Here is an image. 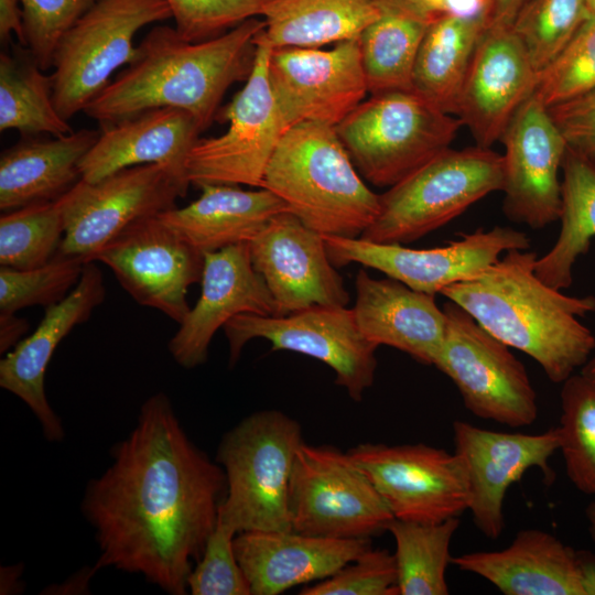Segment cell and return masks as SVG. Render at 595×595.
I'll return each instance as SVG.
<instances>
[{"label": "cell", "mask_w": 595, "mask_h": 595, "mask_svg": "<svg viewBox=\"0 0 595 595\" xmlns=\"http://www.w3.org/2000/svg\"><path fill=\"white\" fill-rule=\"evenodd\" d=\"M538 73L512 28L490 23L469 65L456 116L477 145L500 141L520 106L533 94Z\"/></svg>", "instance_id": "22"}, {"label": "cell", "mask_w": 595, "mask_h": 595, "mask_svg": "<svg viewBox=\"0 0 595 595\" xmlns=\"http://www.w3.org/2000/svg\"><path fill=\"white\" fill-rule=\"evenodd\" d=\"M585 517L587 521V530L589 537L595 544V500L591 501L585 509Z\"/></svg>", "instance_id": "51"}, {"label": "cell", "mask_w": 595, "mask_h": 595, "mask_svg": "<svg viewBox=\"0 0 595 595\" xmlns=\"http://www.w3.org/2000/svg\"><path fill=\"white\" fill-rule=\"evenodd\" d=\"M451 563L505 595H584L577 551L541 529H522L501 550L464 553Z\"/></svg>", "instance_id": "27"}, {"label": "cell", "mask_w": 595, "mask_h": 595, "mask_svg": "<svg viewBox=\"0 0 595 595\" xmlns=\"http://www.w3.org/2000/svg\"><path fill=\"white\" fill-rule=\"evenodd\" d=\"M28 329L29 323L24 318L18 317L15 313H0V353L7 354L12 349Z\"/></svg>", "instance_id": "48"}, {"label": "cell", "mask_w": 595, "mask_h": 595, "mask_svg": "<svg viewBox=\"0 0 595 595\" xmlns=\"http://www.w3.org/2000/svg\"><path fill=\"white\" fill-rule=\"evenodd\" d=\"M202 133L195 118L181 109L153 108L102 125L79 163L82 180L99 181L120 170L156 163L188 190L186 159Z\"/></svg>", "instance_id": "24"}, {"label": "cell", "mask_w": 595, "mask_h": 595, "mask_svg": "<svg viewBox=\"0 0 595 595\" xmlns=\"http://www.w3.org/2000/svg\"><path fill=\"white\" fill-rule=\"evenodd\" d=\"M455 453L463 459L469 484L473 522L488 539L505 529L504 501L508 488L531 468L553 478L549 459L559 451L558 428L538 434L482 429L465 421L453 423Z\"/></svg>", "instance_id": "19"}, {"label": "cell", "mask_w": 595, "mask_h": 595, "mask_svg": "<svg viewBox=\"0 0 595 595\" xmlns=\"http://www.w3.org/2000/svg\"><path fill=\"white\" fill-rule=\"evenodd\" d=\"M177 34L187 42L217 37L262 15L271 0H165Z\"/></svg>", "instance_id": "41"}, {"label": "cell", "mask_w": 595, "mask_h": 595, "mask_svg": "<svg viewBox=\"0 0 595 595\" xmlns=\"http://www.w3.org/2000/svg\"><path fill=\"white\" fill-rule=\"evenodd\" d=\"M559 451L567 478L585 495H595V381L573 374L562 382Z\"/></svg>", "instance_id": "36"}, {"label": "cell", "mask_w": 595, "mask_h": 595, "mask_svg": "<svg viewBox=\"0 0 595 595\" xmlns=\"http://www.w3.org/2000/svg\"><path fill=\"white\" fill-rule=\"evenodd\" d=\"M289 509L293 531L324 538H370L394 520L347 452L304 442L291 472Z\"/></svg>", "instance_id": "11"}, {"label": "cell", "mask_w": 595, "mask_h": 595, "mask_svg": "<svg viewBox=\"0 0 595 595\" xmlns=\"http://www.w3.org/2000/svg\"><path fill=\"white\" fill-rule=\"evenodd\" d=\"M383 0H271L258 36L272 48L322 47L358 39Z\"/></svg>", "instance_id": "30"}, {"label": "cell", "mask_w": 595, "mask_h": 595, "mask_svg": "<svg viewBox=\"0 0 595 595\" xmlns=\"http://www.w3.org/2000/svg\"><path fill=\"white\" fill-rule=\"evenodd\" d=\"M323 239L335 267L360 263L432 295L480 274L508 250L530 248L526 232L500 226L489 230L480 228L445 246L429 249L378 244L360 237L323 236Z\"/></svg>", "instance_id": "15"}, {"label": "cell", "mask_w": 595, "mask_h": 595, "mask_svg": "<svg viewBox=\"0 0 595 595\" xmlns=\"http://www.w3.org/2000/svg\"><path fill=\"white\" fill-rule=\"evenodd\" d=\"M548 111L567 149L595 164V87Z\"/></svg>", "instance_id": "45"}, {"label": "cell", "mask_w": 595, "mask_h": 595, "mask_svg": "<svg viewBox=\"0 0 595 595\" xmlns=\"http://www.w3.org/2000/svg\"><path fill=\"white\" fill-rule=\"evenodd\" d=\"M353 307L363 336L376 346L397 348L418 363L434 365L445 334V314L435 295L387 277L356 274Z\"/></svg>", "instance_id": "26"}, {"label": "cell", "mask_w": 595, "mask_h": 595, "mask_svg": "<svg viewBox=\"0 0 595 595\" xmlns=\"http://www.w3.org/2000/svg\"><path fill=\"white\" fill-rule=\"evenodd\" d=\"M442 309L445 334L433 366L454 382L465 408L510 428L531 425L539 409L523 364L458 304L448 300Z\"/></svg>", "instance_id": "8"}, {"label": "cell", "mask_w": 595, "mask_h": 595, "mask_svg": "<svg viewBox=\"0 0 595 595\" xmlns=\"http://www.w3.org/2000/svg\"><path fill=\"white\" fill-rule=\"evenodd\" d=\"M108 266L139 304L159 310L176 323L190 311L188 288L201 282L204 255L153 216L137 221L95 258Z\"/></svg>", "instance_id": "17"}, {"label": "cell", "mask_w": 595, "mask_h": 595, "mask_svg": "<svg viewBox=\"0 0 595 595\" xmlns=\"http://www.w3.org/2000/svg\"><path fill=\"white\" fill-rule=\"evenodd\" d=\"M430 17L490 14V0H405Z\"/></svg>", "instance_id": "46"}, {"label": "cell", "mask_w": 595, "mask_h": 595, "mask_svg": "<svg viewBox=\"0 0 595 595\" xmlns=\"http://www.w3.org/2000/svg\"><path fill=\"white\" fill-rule=\"evenodd\" d=\"M237 532L217 518L203 554L187 578L192 595H251L249 582L236 558Z\"/></svg>", "instance_id": "42"}, {"label": "cell", "mask_w": 595, "mask_h": 595, "mask_svg": "<svg viewBox=\"0 0 595 595\" xmlns=\"http://www.w3.org/2000/svg\"><path fill=\"white\" fill-rule=\"evenodd\" d=\"M62 137L73 132L56 110L53 79L39 66L28 47L0 55V131Z\"/></svg>", "instance_id": "34"}, {"label": "cell", "mask_w": 595, "mask_h": 595, "mask_svg": "<svg viewBox=\"0 0 595 595\" xmlns=\"http://www.w3.org/2000/svg\"><path fill=\"white\" fill-rule=\"evenodd\" d=\"M99 132L80 129L52 139H26L0 155V209L55 202L82 180L79 163Z\"/></svg>", "instance_id": "29"}, {"label": "cell", "mask_w": 595, "mask_h": 595, "mask_svg": "<svg viewBox=\"0 0 595 595\" xmlns=\"http://www.w3.org/2000/svg\"><path fill=\"white\" fill-rule=\"evenodd\" d=\"M165 0H97L56 46L53 100L69 120L134 56L133 39L143 26L171 19Z\"/></svg>", "instance_id": "10"}, {"label": "cell", "mask_w": 595, "mask_h": 595, "mask_svg": "<svg viewBox=\"0 0 595 595\" xmlns=\"http://www.w3.org/2000/svg\"><path fill=\"white\" fill-rule=\"evenodd\" d=\"M226 487L221 466L188 439L167 396L149 397L136 426L112 448L109 467L84 494L82 510L100 551L97 566L186 594Z\"/></svg>", "instance_id": "1"}, {"label": "cell", "mask_w": 595, "mask_h": 595, "mask_svg": "<svg viewBox=\"0 0 595 595\" xmlns=\"http://www.w3.org/2000/svg\"><path fill=\"white\" fill-rule=\"evenodd\" d=\"M371 548L370 538L336 539L291 531L236 534V558L252 595H278L332 576Z\"/></svg>", "instance_id": "25"}, {"label": "cell", "mask_w": 595, "mask_h": 595, "mask_svg": "<svg viewBox=\"0 0 595 595\" xmlns=\"http://www.w3.org/2000/svg\"><path fill=\"white\" fill-rule=\"evenodd\" d=\"M394 555L387 550L365 551L338 572L304 587L301 595H399Z\"/></svg>", "instance_id": "44"}, {"label": "cell", "mask_w": 595, "mask_h": 595, "mask_svg": "<svg viewBox=\"0 0 595 595\" xmlns=\"http://www.w3.org/2000/svg\"><path fill=\"white\" fill-rule=\"evenodd\" d=\"M581 374L595 381V356L589 358L582 367Z\"/></svg>", "instance_id": "52"}, {"label": "cell", "mask_w": 595, "mask_h": 595, "mask_svg": "<svg viewBox=\"0 0 595 595\" xmlns=\"http://www.w3.org/2000/svg\"><path fill=\"white\" fill-rule=\"evenodd\" d=\"M85 262L55 256L47 263L29 269L0 268V313L13 314L29 306L45 309L64 300L77 285Z\"/></svg>", "instance_id": "39"}, {"label": "cell", "mask_w": 595, "mask_h": 595, "mask_svg": "<svg viewBox=\"0 0 595 595\" xmlns=\"http://www.w3.org/2000/svg\"><path fill=\"white\" fill-rule=\"evenodd\" d=\"M201 284V296L169 343L173 359L186 369L207 360L213 336L236 315H275L272 295L252 266L249 242L204 253Z\"/></svg>", "instance_id": "21"}, {"label": "cell", "mask_w": 595, "mask_h": 595, "mask_svg": "<svg viewBox=\"0 0 595 595\" xmlns=\"http://www.w3.org/2000/svg\"><path fill=\"white\" fill-rule=\"evenodd\" d=\"M20 0H0V40L8 43L14 34L21 46L26 47L23 11Z\"/></svg>", "instance_id": "47"}, {"label": "cell", "mask_w": 595, "mask_h": 595, "mask_svg": "<svg viewBox=\"0 0 595 595\" xmlns=\"http://www.w3.org/2000/svg\"><path fill=\"white\" fill-rule=\"evenodd\" d=\"M347 454L374 484L394 519L433 523L468 510V476L455 452L422 443H363Z\"/></svg>", "instance_id": "14"}, {"label": "cell", "mask_w": 595, "mask_h": 595, "mask_svg": "<svg viewBox=\"0 0 595 595\" xmlns=\"http://www.w3.org/2000/svg\"><path fill=\"white\" fill-rule=\"evenodd\" d=\"M500 141L506 150L505 215L532 229L559 220L562 207L559 171L567 147L534 91L517 110Z\"/></svg>", "instance_id": "18"}, {"label": "cell", "mask_w": 595, "mask_h": 595, "mask_svg": "<svg viewBox=\"0 0 595 595\" xmlns=\"http://www.w3.org/2000/svg\"><path fill=\"white\" fill-rule=\"evenodd\" d=\"M528 0H490V23L511 26Z\"/></svg>", "instance_id": "49"}, {"label": "cell", "mask_w": 595, "mask_h": 595, "mask_svg": "<svg viewBox=\"0 0 595 595\" xmlns=\"http://www.w3.org/2000/svg\"><path fill=\"white\" fill-rule=\"evenodd\" d=\"M105 294L100 269L95 261L85 263L79 282L72 292L46 307L33 333L21 339L0 361V387L30 408L50 442L62 441L65 433L45 393L46 369L57 345L75 326L90 317L104 302Z\"/></svg>", "instance_id": "23"}, {"label": "cell", "mask_w": 595, "mask_h": 595, "mask_svg": "<svg viewBox=\"0 0 595 595\" xmlns=\"http://www.w3.org/2000/svg\"><path fill=\"white\" fill-rule=\"evenodd\" d=\"M249 249L252 266L272 295L275 315L312 305L347 306L349 294L323 235L292 213L274 216L249 242Z\"/></svg>", "instance_id": "20"}, {"label": "cell", "mask_w": 595, "mask_h": 595, "mask_svg": "<svg viewBox=\"0 0 595 595\" xmlns=\"http://www.w3.org/2000/svg\"><path fill=\"white\" fill-rule=\"evenodd\" d=\"M199 188L197 199L158 217L203 255L250 242L274 216L288 212L264 187L247 191L239 185L207 184Z\"/></svg>", "instance_id": "28"}, {"label": "cell", "mask_w": 595, "mask_h": 595, "mask_svg": "<svg viewBox=\"0 0 595 595\" xmlns=\"http://www.w3.org/2000/svg\"><path fill=\"white\" fill-rule=\"evenodd\" d=\"M587 12L595 15V0H584Z\"/></svg>", "instance_id": "53"}, {"label": "cell", "mask_w": 595, "mask_h": 595, "mask_svg": "<svg viewBox=\"0 0 595 595\" xmlns=\"http://www.w3.org/2000/svg\"><path fill=\"white\" fill-rule=\"evenodd\" d=\"M271 50L256 36L253 67L245 86L216 113L215 120L228 122L226 132L198 138L188 152L191 185L263 187L269 162L286 131L269 80Z\"/></svg>", "instance_id": "9"}, {"label": "cell", "mask_w": 595, "mask_h": 595, "mask_svg": "<svg viewBox=\"0 0 595 595\" xmlns=\"http://www.w3.org/2000/svg\"><path fill=\"white\" fill-rule=\"evenodd\" d=\"M588 14L584 0H528L511 28L539 74L566 46Z\"/></svg>", "instance_id": "38"}, {"label": "cell", "mask_w": 595, "mask_h": 595, "mask_svg": "<svg viewBox=\"0 0 595 595\" xmlns=\"http://www.w3.org/2000/svg\"><path fill=\"white\" fill-rule=\"evenodd\" d=\"M577 560L584 595H595V554L577 551Z\"/></svg>", "instance_id": "50"}, {"label": "cell", "mask_w": 595, "mask_h": 595, "mask_svg": "<svg viewBox=\"0 0 595 595\" xmlns=\"http://www.w3.org/2000/svg\"><path fill=\"white\" fill-rule=\"evenodd\" d=\"M462 126L412 89L371 95L335 129L361 177L390 187L448 149Z\"/></svg>", "instance_id": "6"}, {"label": "cell", "mask_w": 595, "mask_h": 595, "mask_svg": "<svg viewBox=\"0 0 595 595\" xmlns=\"http://www.w3.org/2000/svg\"><path fill=\"white\" fill-rule=\"evenodd\" d=\"M263 187L323 236L357 238L379 213V195L358 173L335 127L304 122L282 136Z\"/></svg>", "instance_id": "4"}, {"label": "cell", "mask_w": 595, "mask_h": 595, "mask_svg": "<svg viewBox=\"0 0 595 595\" xmlns=\"http://www.w3.org/2000/svg\"><path fill=\"white\" fill-rule=\"evenodd\" d=\"M562 170L559 237L534 266L538 278L558 290L572 284L573 267L595 238V164L566 149Z\"/></svg>", "instance_id": "33"}, {"label": "cell", "mask_w": 595, "mask_h": 595, "mask_svg": "<svg viewBox=\"0 0 595 595\" xmlns=\"http://www.w3.org/2000/svg\"><path fill=\"white\" fill-rule=\"evenodd\" d=\"M433 19L405 0L382 1L378 18L358 37L370 95L412 90L415 60Z\"/></svg>", "instance_id": "32"}, {"label": "cell", "mask_w": 595, "mask_h": 595, "mask_svg": "<svg viewBox=\"0 0 595 595\" xmlns=\"http://www.w3.org/2000/svg\"><path fill=\"white\" fill-rule=\"evenodd\" d=\"M504 155L480 145L446 149L379 195V213L360 238L410 244L502 191Z\"/></svg>", "instance_id": "7"}, {"label": "cell", "mask_w": 595, "mask_h": 595, "mask_svg": "<svg viewBox=\"0 0 595 595\" xmlns=\"http://www.w3.org/2000/svg\"><path fill=\"white\" fill-rule=\"evenodd\" d=\"M223 329L231 366L249 340L264 338L271 350L300 353L329 366L336 374L335 382L355 401L375 380L378 346L363 336L353 309L312 305L285 315L244 313Z\"/></svg>", "instance_id": "13"}, {"label": "cell", "mask_w": 595, "mask_h": 595, "mask_svg": "<svg viewBox=\"0 0 595 595\" xmlns=\"http://www.w3.org/2000/svg\"><path fill=\"white\" fill-rule=\"evenodd\" d=\"M459 527L458 517L425 523L394 519L388 531L396 542L399 595H446L445 573L450 545Z\"/></svg>", "instance_id": "35"}, {"label": "cell", "mask_w": 595, "mask_h": 595, "mask_svg": "<svg viewBox=\"0 0 595 595\" xmlns=\"http://www.w3.org/2000/svg\"><path fill=\"white\" fill-rule=\"evenodd\" d=\"M595 87V15L588 14L560 54L538 74L534 94L548 107Z\"/></svg>", "instance_id": "40"}, {"label": "cell", "mask_w": 595, "mask_h": 595, "mask_svg": "<svg viewBox=\"0 0 595 595\" xmlns=\"http://www.w3.org/2000/svg\"><path fill=\"white\" fill-rule=\"evenodd\" d=\"M537 253L511 249L480 274L445 288L488 333L537 361L549 380L562 383L595 349L580 317L595 311V296H570L534 272Z\"/></svg>", "instance_id": "3"}, {"label": "cell", "mask_w": 595, "mask_h": 595, "mask_svg": "<svg viewBox=\"0 0 595 595\" xmlns=\"http://www.w3.org/2000/svg\"><path fill=\"white\" fill-rule=\"evenodd\" d=\"M490 14L434 18L415 60L412 89L442 111L456 115L458 98Z\"/></svg>", "instance_id": "31"}, {"label": "cell", "mask_w": 595, "mask_h": 595, "mask_svg": "<svg viewBox=\"0 0 595 595\" xmlns=\"http://www.w3.org/2000/svg\"><path fill=\"white\" fill-rule=\"evenodd\" d=\"M302 443L300 424L275 410L252 413L229 430L215 458L227 485L217 518L237 533L291 531L290 478Z\"/></svg>", "instance_id": "5"}, {"label": "cell", "mask_w": 595, "mask_h": 595, "mask_svg": "<svg viewBox=\"0 0 595 595\" xmlns=\"http://www.w3.org/2000/svg\"><path fill=\"white\" fill-rule=\"evenodd\" d=\"M269 80L285 129L339 125L368 91L358 39L321 47L272 48Z\"/></svg>", "instance_id": "16"}, {"label": "cell", "mask_w": 595, "mask_h": 595, "mask_svg": "<svg viewBox=\"0 0 595 595\" xmlns=\"http://www.w3.org/2000/svg\"><path fill=\"white\" fill-rule=\"evenodd\" d=\"M263 26V20L252 18L202 42H187L167 25L154 26L136 47L127 67L83 112L102 126L149 109L171 107L191 113L203 132L215 120L228 88L248 79L256 36Z\"/></svg>", "instance_id": "2"}, {"label": "cell", "mask_w": 595, "mask_h": 595, "mask_svg": "<svg viewBox=\"0 0 595 595\" xmlns=\"http://www.w3.org/2000/svg\"><path fill=\"white\" fill-rule=\"evenodd\" d=\"M187 191L156 163L127 167L96 182L80 180L57 199L64 219L57 256L95 261L128 227L176 207Z\"/></svg>", "instance_id": "12"}, {"label": "cell", "mask_w": 595, "mask_h": 595, "mask_svg": "<svg viewBox=\"0 0 595 595\" xmlns=\"http://www.w3.org/2000/svg\"><path fill=\"white\" fill-rule=\"evenodd\" d=\"M26 47L46 71L61 39L97 0H20Z\"/></svg>", "instance_id": "43"}, {"label": "cell", "mask_w": 595, "mask_h": 595, "mask_svg": "<svg viewBox=\"0 0 595 595\" xmlns=\"http://www.w3.org/2000/svg\"><path fill=\"white\" fill-rule=\"evenodd\" d=\"M64 238L58 201L6 212L0 217V266L29 270L51 261Z\"/></svg>", "instance_id": "37"}]
</instances>
